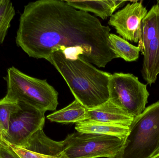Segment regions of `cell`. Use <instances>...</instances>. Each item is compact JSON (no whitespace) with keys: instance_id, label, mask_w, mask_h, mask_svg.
I'll list each match as a JSON object with an SVG mask.
<instances>
[{"instance_id":"obj_1","label":"cell","mask_w":159,"mask_h":158,"mask_svg":"<svg viewBox=\"0 0 159 158\" xmlns=\"http://www.w3.org/2000/svg\"><path fill=\"white\" fill-rule=\"evenodd\" d=\"M111 28L64 1L39 0L24 6L16 38L30 57L46 60L54 52L81 57L98 67L117 58L109 40Z\"/></svg>"},{"instance_id":"obj_2","label":"cell","mask_w":159,"mask_h":158,"mask_svg":"<svg viewBox=\"0 0 159 158\" xmlns=\"http://www.w3.org/2000/svg\"><path fill=\"white\" fill-rule=\"evenodd\" d=\"M46 60L61 74L75 100L88 109L109 100L110 73L98 70L82 58H67L60 51L51 54Z\"/></svg>"},{"instance_id":"obj_3","label":"cell","mask_w":159,"mask_h":158,"mask_svg":"<svg viewBox=\"0 0 159 158\" xmlns=\"http://www.w3.org/2000/svg\"><path fill=\"white\" fill-rule=\"evenodd\" d=\"M7 85L5 97L16 103H23L45 113L58 105V93L47 81L26 75L15 67L9 68L4 78Z\"/></svg>"},{"instance_id":"obj_4","label":"cell","mask_w":159,"mask_h":158,"mask_svg":"<svg viewBox=\"0 0 159 158\" xmlns=\"http://www.w3.org/2000/svg\"><path fill=\"white\" fill-rule=\"evenodd\" d=\"M159 154V101L134 119L116 158H151Z\"/></svg>"},{"instance_id":"obj_5","label":"cell","mask_w":159,"mask_h":158,"mask_svg":"<svg viewBox=\"0 0 159 158\" xmlns=\"http://www.w3.org/2000/svg\"><path fill=\"white\" fill-rule=\"evenodd\" d=\"M126 139L75 132L63 141L62 158H116Z\"/></svg>"},{"instance_id":"obj_6","label":"cell","mask_w":159,"mask_h":158,"mask_svg":"<svg viewBox=\"0 0 159 158\" xmlns=\"http://www.w3.org/2000/svg\"><path fill=\"white\" fill-rule=\"evenodd\" d=\"M109 99L135 117L146 108L149 93L147 84L131 73L111 74L108 84Z\"/></svg>"},{"instance_id":"obj_7","label":"cell","mask_w":159,"mask_h":158,"mask_svg":"<svg viewBox=\"0 0 159 158\" xmlns=\"http://www.w3.org/2000/svg\"><path fill=\"white\" fill-rule=\"evenodd\" d=\"M18 108L12 113L9 128L2 140L12 146L24 148L31 136L43 128L45 112L23 103H18Z\"/></svg>"},{"instance_id":"obj_8","label":"cell","mask_w":159,"mask_h":158,"mask_svg":"<svg viewBox=\"0 0 159 158\" xmlns=\"http://www.w3.org/2000/svg\"><path fill=\"white\" fill-rule=\"evenodd\" d=\"M148 11L141 1H133L113 14L108 24L124 40L139 43L142 40L143 21Z\"/></svg>"},{"instance_id":"obj_9","label":"cell","mask_w":159,"mask_h":158,"mask_svg":"<svg viewBox=\"0 0 159 158\" xmlns=\"http://www.w3.org/2000/svg\"><path fill=\"white\" fill-rule=\"evenodd\" d=\"M134 119L128 112L110 99L95 108L89 109V120L130 127Z\"/></svg>"},{"instance_id":"obj_10","label":"cell","mask_w":159,"mask_h":158,"mask_svg":"<svg viewBox=\"0 0 159 158\" xmlns=\"http://www.w3.org/2000/svg\"><path fill=\"white\" fill-rule=\"evenodd\" d=\"M129 128L120 124L88 120L76 123L75 130L81 133L102 135L126 139L129 133Z\"/></svg>"},{"instance_id":"obj_11","label":"cell","mask_w":159,"mask_h":158,"mask_svg":"<svg viewBox=\"0 0 159 158\" xmlns=\"http://www.w3.org/2000/svg\"><path fill=\"white\" fill-rule=\"evenodd\" d=\"M74 8L88 13L91 12L103 19L111 17L119 7L126 3V1L117 0L104 1H72L64 0Z\"/></svg>"},{"instance_id":"obj_12","label":"cell","mask_w":159,"mask_h":158,"mask_svg":"<svg viewBox=\"0 0 159 158\" xmlns=\"http://www.w3.org/2000/svg\"><path fill=\"white\" fill-rule=\"evenodd\" d=\"M23 148L38 154L61 158L63 141L57 142L50 139L44 132L43 127L31 136Z\"/></svg>"},{"instance_id":"obj_13","label":"cell","mask_w":159,"mask_h":158,"mask_svg":"<svg viewBox=\"0 0 159 158\" xmlns=\"http://www.w3.org/2000/svg\"><path fill=\"white\" fill-rule=\"evenodd\" d=\"M143 53L144 58L141 72L147 84L151 85L156 83L159 74V30Z\"/></svg>"},{"instance_id":"obj_14","label":"cell","mask_w":159,"mask_h":158,"mask_svg":"<svg viewBox=\"0 0 159 158\" xmlns=\"http://www.w3.org/2000/svg\"><path fill=\"white\" fill-rule=\"evenodd\" d=\"M47 118L57 123H78L88 119L89 109L75 99L66 107L48 115Z\"/></svg>"},{"instance_id":"obj_15","label":"cell","mask_w":159,"mask_h":158,"mask_svg":"<svg viewBox=\"0 0 159 158\" xmlns=\"http://www.w3.org/2000/svg\"><path fill=\"white\" fill-rule=\"evenodd\" d=\"M159 30V4L153 6L143 21V31L139 46L143 53L149 43L157 36Z\"/></svg>"},{"instance_id":"obj_16","label":"cell","mask_w":159,"mask_h":158,"mask_svg":"<svg viewBox=\"0 0 159 158\" xmlns=\"http://www.w3.org/2000/svg\"><path fill=\"white\" fill-rule=\"evenodd\" d=\"M109 41L117 58L127 62H133L138 59L141 51L139 46L133 45L128 41L114 33H110Z\"/></svg>"},{"instance_id":"obj_17","label":"cell","mask_w":159,"mask_h":158,"mask_svg":"<svg viewBox=\"0 0 159 158\" xmlns=\"http://www.w3.org/2000/svg\"><path fill=\"white\" fill-rule=\"evenodd\" d=\"M15 8L9 0H0V45L2 44L15 16Z\"/></svg>"},{"instance_id":"obj_18","label":"cell","mask_w":159,"mask_h":158,"mask_svg":"<svg viewBox=\"0 0 159 158\" xmlns=\"http://www.w3.org/2000/svg\"><path fill=\"white\" fill-rule=\"evenodd\" d=\"M19 107L18 103L9 101L5 97L0 99V133L2 138L8 131L12 113Z\"/></svg>"},{"instance_id":"obj_19","label":"cell","mask_w":159,"mask_h":158,"mask_svg":"<svg viewBox=\"0 0 159 158\" xmlns=\"http://www.w3.org/2000/svg\"><path fill=\"white\" fill-rule=\"evenodd\" d=\"M10 146L14 151L21 158H61L56 156H48L38 154L17 147L12 146Z\"/></svg>"},{"instance_id":"obj_20","label":"cell","mask_w":159,"mask_h":158,"mask_svg":"<svg viewBox=\"0 0 159 158\" xmlns=\"http://www.w3.org/2000/svg\"><path fill=\"white\" fill-rule=\"evenodd\" d=\"M0 157L1 158H21L10 145L3 141L0 143Z\"/></svg>"},{"instance_id":"obj_21","label":"cell","mask_w":159,"mask_h":158,"mask_svg":"<svg viewBox=\"0 0 159 158\" xmlns=\"http://www.w3.org/2000/svg\"><path fill=\"white\" fill-rule=\"evenodd\" d=\"M3 142L2 137V135H1V133H0V143Z\"/></svg>"},{"instance_id":"obj_22","label":"cell","mask_w":159,"mask_h":158,"mask_svg":"<svg viewBox=\"0 0 159 158\" xmlns=\"http://www.w3.org/2000/svg\"><path fill=\"white\" fill-rule=\"evenodd\" d=\"M151 158H159V154L157 155V156H155Z\"/></svg>"},{"instance_id":"obj_23","label":"cell","mask_w":159,"mask_h":158,"mask_svg":"<svg viewBox=\"0 0 159 158\" xmlns=\"http://www.w3.org/2000/svg\"><path fill=\"white\" fill-rule=\"evenodd\" d=\"M0 158H1V157H0Z\"/></svg>"}]
</instances>
